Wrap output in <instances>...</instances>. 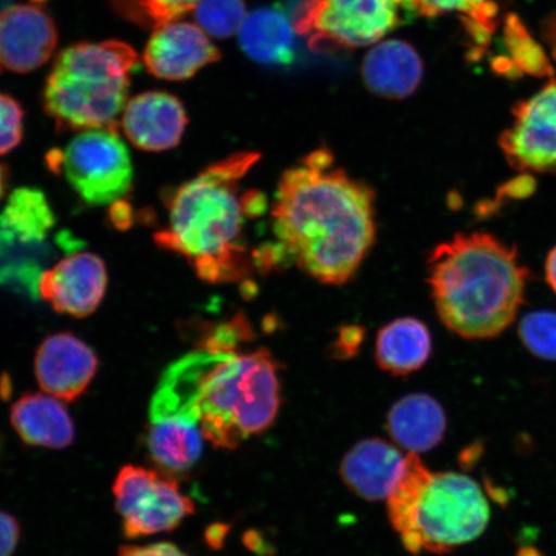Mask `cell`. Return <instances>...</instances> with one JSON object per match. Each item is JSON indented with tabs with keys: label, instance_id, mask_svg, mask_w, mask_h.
<instances>
[{
	"label": "cell",
	"instance_id": "obj_12",
	"mask_svg": "<svg viewBox=\"0 0 556 556\" xmlns=\"http://www.w3.org/2000/svg\"><path fill=\"white\" fill-rule=\"evenodd\" d=\"M220 58L217 47L199 25L172 21L160 25L144 48L146 68L157 79L182 81Z\"/></svg>",
	"mask_w": 556,
	"mask_h": 556
},
{
	"label": "cell",
	"instance_id": "obj_15",
	"mask_svg": "<svg viewBox=\"0 0 556 556\" xmlns=\"http://www.w3.org/2000/svg\"><path fill=\"white\" fill-rule=\"evenodd\" d=\"M187 124L184 103L159 90L134 97L125 104L122 117L124 135L136 148L150 152L176 148Z\"/></svg>",
	"mask_w": 556,
	"mask_h": 556
},
{
	"label": "cell",
	"instance_id": "obj_13",
	"mask_svg": "<svg viewBox=\"0 0 556 556\" xmlns=\"http://www.w3.org/2000/svg\"><path fill=\"white\" fill-rule=\"evenodd\" d=\"M108 288V269L99 255L78 253L40 275L38 291L54 311L78 318L99 308Z\"/></svg>",
	"mask_w": 556,
	"mask_h": 556
},
{
	"label": "cell",
	"instance_id": "obj_5",
	"mask_svg": "<svg viewBox=\"0 0 556 556\" xmlns=\"http://www.w3.org/2000/svg\"><path fill=\"white\" fill-rule=\"evenodd\" d=\"M388 516L406 551L447 554L477 540L489 526V502L479 484L454 471H430L416 454L387 498Z\"/></svg>",
	"mask_w": 556,
	"mask_h": 556
},
{
	"label": "cell",
	"instance_id": "obj_9",
	"mask_svg": "<svg viewBox=\"0 0 556 556\" xmlns=\"http://www.w3.org/2000/svg\"><path fill=\"white\" fill-rule=\"evenodd\" d=\"M113 491L128 539L174 531L194 513L177 479L163 471L127 465L117 472Z\"/></svg>",
	"mask_w": 556,
	"mask_h": 556
},
{
	"label": "cell",
	"instance_id": "obj_25",
	"mask_svg": "<svg viewBox=\"0 0 556 556\" xmlns=\"http://www.w3.org/2000/svg\"><path fill=\"white\" fill-rule=\"evenodd\" d=\"M247 16L242 0H200L194 9V17L201 29L220 39L239 33Z\"/></svg>",
	"mask_w": 556,
	"mask_h": 556
},
{
	"label": "cell",
	"instance_id": "obj_7",
	"mask_svg": "<svg viewBox=\"0 0 556 556\" xmlns=\"http://www.w3.org/2000/svg\"><path fill=\"white\" fill-rule=\"evenodd\" d=\"M47 164L93 206L117 203L134 185L129 151L115 127L83 130L64 150H52Z\"/></svg>",
	"mask_w": 556,
	"mask_h": 556
},
{
	"label": "cell",
	"instance_id": "obj_23",
	"mask_svg": "<svg viewBox=\"0 0 556 556\" xmlns=\"http://www.w3.org/2000/svg\"><path fill=\"white\" fill-rule=\"evenodd\" d=\"M0 225L9 228L21 242H40L53 228L54 215L43 193L20 189L12 193L0 214Z\"/></svg>",
	"mask_w": 556,
	"mask_h": 556
},
{
	"label": "cell",
	"instance_id": "obj_31",
	"mask_svg": "<svg viewBox=\"0 0 556 556\" xmlns=\"http://www.w3.org/2000/svg\"><path fill=\"white\" fill-rule=\"evenodd\" d=\"M119 556H190L180 551L170 542H159V544L146 546H123Z\"/></svg>",
	"mask_w": 556,
	"mask_h": 556
},
{
	"label": "cell",
	"instance_id": "obj_35",
	"mask_svg": "<svg viewBox=\"0 0 556 556\" xmlns=\"http://www.w3.org/2000/svg\"><path fill=\"white\" fill-rule=\"evenodd\" d=\"M7 182H9V173H7L4 166L0 164V199H2L5 192Z\"/></svg>",
	"mask_w": 556,
	"mask_h": 556
},
{
	"label": "cell",
	"instance_id": "obj_36",
	"mask_svg": "<svg viewBox=\"0 0 556 556\" xmlns=\"http://www.w3.org/2000/svg\"><path fill=\"white\" fill-rule=\"evenodd\" d=\"M7 7H10V0H0V12L4 11Z\"/></svg>",
	"mask_w": 556,
	"mask_h": 556
},
{
	"label": "cell",
	"instance_id": "obj_20",
	"mask_svg": "<svg viewBox=\"0 0 556 556\" xmlns=\"http://www.w3.org/2000/svg\"><path fill=\"white\" fill-rule=\"evenodd\" d=\"M203 440L197 422L184 417H164L151 420L146 447L159 470L176 478L189 472L200 460Z\"/></svg>",
	"mask_w": 556,
	"mask_h": 556
},
{
	"label": "cell",
	"instance_id": "obj_24",
	"mask_svg": "<svg viewBox=\"0 0 556 556\" xmlns=\"http://www.w3.org/2000/svg\"><path fill=\"white\" fill-rule=\"evenodd\" d=\"M505 43L511 53L513 66L519 72L536 76H545L553 73L551 62L546 54L526 30L521 21L509 15L505 23Z\"/></svg>",
	"mask_w": 556,
	"mask_h": 556
},
{
	"label": "cell",
	"instance_id": "obj_2",
	"mask_svg": "<svg viewBox=\"0 0 556 556\" xmlns=\"http://www.w3.org/2000/svg\"><path fill=\"white\" fill-rule=\"evenodd\" d=\"M192 354L164 372L150 420L184 417L197 422L214 447L232 450L273 426L280 409L278 366L269 351Z\"/></svg>",
	"mask_w": 556,
	"mask_h": 556
},
{
	"label": "cell",
	"instance_id": "obj_26",
	"mask_svg": "<svg viewBox=\"0 0 556 556\" xmlns=\"http://www.w3.org/2000/svg\"><path fill=\"white\" fill-rule=\"evenodd\" d=\"M124 17L143 26L172 23L197 9L200 0H113Z\"/></svg>",
	"mask_w": 556,
	"mask_h": 556
},
{
	"label": "cell",
	"instance_id": "obj_34",
	"mask_svg": "<svg viewBox=\"0 0 556 556\" xmlns=\"http://www.w3.org/2000/svg\"><path fill=\"white\" fill-rule=\"evenodd\" d=\"M226 533L227 528L222 525H215L208 528L206 532V541L208 542V545H212L213 547H219L222 542L225 540Z\"/></svg>",
	"mask_w": 556,
	"mask_h": 556
},
{
	"label": "cell",
	"instance_id": "obj_29",
	"mask_svg": "<svg viewBox=\"0 0 556 556\" xmlns=\"http://www.w3.org/2000/svg\"><path fill=\"white\" fill-rule=\"evenodd\" d=\"M25 113L13 97L0 93V155L10 154L23 141Z\"/></svg>",
	"mask_w": 556,
	"mask_h": 556
},
{
	"label": "cell",
	"instance_id": "obj_18",
	"mask_svg": "<svg viewBox=\"0 0 556 556\" xmlns=\"http://www.w3.org/2000/svg\"><path fill=\"white\" fill-rule=\"evenodd\" d=\"M387 428L394 443L408 454L417 455L435 448L443 441L447 419L433 397L414 393L394 403L387 417Z\"/></svg>",
	"mask_w": 556,
	"mask_h": 556
},
{
	"label": "cell",
	"instance_id": "obj_21",
	"mask_svg": "<svg viewBox=\"0 0 556 556\" xmlns=\"http://www.w3.org/2000/svg\"><path fill=\"white\" fill-rule=\"evenodd\" d=\"M430 354L432 336L419 319H395L378 333L375 357L381 370L395 377L419 371L428 363Z\"/></svg>",
	"mask_w": 556,
	"mask_h": 556
},
{
	"label": "cell",
	"instance_id": "obj_8",
	"mask_svg": "<svg viewBox=\"0 0 556 556\" xmlns=\"http://www.w3.org/2000/svg\"><path fill=\"white\" fill-rule=\"evenodd\" d=\"M401 10L399 0H305L294 26L312 48H359L394 30Z\"/></svg>",
	"mask_w": 556,
	"mask_h": 556
},
{
	"label": "cell",
	"instance_id": "obj_11",
	"mask_svg": "<svg viewBox=\"0 0 556 556\" xmlns=\"http://www.w3.org/2000/svg\"><path fill=\"white\" fill-rule=\"evenodd\" d=\"M53 20L38 3L13 4L0 12V72L31 73L58 47Z\"/></svg>",
	"mask_w": 556,
	"mask_h": 556
},
{
	"label": "cell",
	"instance_id": "obj_10",
	"mask_svg": "<svg viewBox=\"0 0 556 556\" xmlns=\"http://www.w3.org/2000/svg\"><path fill=\"white\" fill-rule=\"evenodd\" d=\"M514 123L500 148L514 169L556 174V81L513 109Z\"/></svg>",
	"mask_w": 556,
	"mask_h": 556
},
{
	"label": "cell",
	"instance_id": "obj_14",
	"mask_svg": "<svg viewBox=\"0 0 556 556\" xmlns=\"http://www.w3.org/2000/svg\"><path fill=\"white\" fill-rule=\"evenodd\" d=\"M99 359L92 348L68 332L54 333L39 346L35 375L41 389L53 397L75 401L92 382Z\"/></svg>",
	"mask_w": 556,
	"mask_h": 556
},
{
	"label": "cell",
	"instance_id": "obj_33",
	"mask_svg": "<svg viewBox=\"0 0 556 556\" xmlns=\"http://www.w3.org/2000/svg\"><path fill=\"white\" fill-rule=\"evenodd\" d=\"M545 278L548 287L556 295V245L548 252L545 262Z\"/></svg>",
	"mask_w": 556,
	"mask_h": 556
},
{
	"label": "cell",
	"instance_id": "obj_17",
	"mask_svg": "<svg viewBox=\"0 0 556 556\" xmlns=\"http://www.w3.org/2000/svg\"><path fill=\"white\" fill-rule=\"evenodd\" d=\"M422 61L412 45L386 40L366 54L363 65L365 85L386 99L402 100L420 86Z\"/></svg>",
	"mask_w": 556,
	"mask_h": 556
},
{
	"label": "cell",
	"instance_id": "obj_1",
	"mask_svg": "<svg viewBox=\"0 0 556 556\" xmlns=\"http://www.w3.org/2000/svg\"><path fill=\"white\" fill-rule=\"evenodd\" d=\"M270 215L289 258L329 285L356 275L377 236L370 187L338 168L325 149L282 174Z\"/></svg>",
	"mask_w": 556,
	"mask_h": 556
},
{
	"label": "cell",
	"instance_id": "obj_27",
	"mask_svg": "<svg viewBox=\"0 0 556 556\" xmlns=\"http://www.w3.org/2000/svg\"><path fill=\"white\" fill-rule=\"evenodd\" d=\"M518 330L521 343L534 357L556 361V312L528 313L521 318Z\"/></svg>",
	"mask_w": 556,
	"mask_h": 556
},
{
	"label": "cell",
	"instance_id": "obj_28",
	"mask_svg": "<svg viewBox=\"0 0 556 556\" xmlns=\"http://www.w3.org/2000/svg\"><path fill=\"white\" fill-rule=\"evenodd\" d=\"M399 2L403 11L414 15L437 17L458 12L463 13L467 20L476 17L490 4L489 0H399Z\"/></svg>",
	"mask_w": 556,
	"mask_h": 556
},
{
	"label": "cell",
	"instance_id": "obj_4",
	"mask_svg": "<svg viewBox=\"0 0 556 556\" xmlns=\"http://www.w3.org/2000/svg\"><path fill=\"white\" fill-rule=\"evenodd\" d=\"M428 263L438 316L456 336L492 339L516 321L530 278L516 247L486 232L458 233Z\"/></svg>",
	"mask_w": 556,
	"mask_h": 556
},
{
	"label": "cell",
	"instance_id": "obj_30",
	"mask_svg": "<svg viewBox=\"0 0 556 556\" xmlns=\"http://www.w3.org/2000/svg\"><path fill=\"white\" fill-rule=\"evenodd\" d=\"M20 540L18 521L4 511H0V556H12Z\"/></svg>",
	"mask_w": 556,
	"mask_h": 556
},
{
	"label": "cell",
	"instance_id": "obj_6",
	"mask_svg": "<svg viewBox=\"0 0 556 556\" xmlns=\"http://www.w3.org/2000/svg\"><path fill=\"white\" fill-rule=\"evenodd\" d=\"M138 67L137 52L123 41L66 48L46 81V114L61 131L116 127Z\"/></svg>",
	"mask_w": 556,
	"mask_h": 556
},
{
	"label": "cell",
	"instance_id": "obj_19",
	"mask_svg": "<svg viewBox=\"0 0 556 556\" xmlns=\"http://www.w3.org/2000/svg\"><path fill=\"white\" fill-rule=\"evenodd\" d=\"M11 422L21 440L29 446L62 450L74 442L72 417L66 407L50 395H23L11 408Z\"/></svg>",
	"mask_w": 556,
	"mask_h": 556
},
{
	"label": "cell",
	"instance_id": "obj_22",
	"mask_svg": "<svg viewBox=\"0 0 556 556\" xmlns=\"http://www.w3.org/2000/svg\"><path fill=\"white\" fill-rule=\"evenodd\" d=\"M240 46L262 64L288 65L294 59V31L281 11L264 9L250 13L239 31Z\"/></svg>",
	"mask_w": 556,
	"mask_h": 556
},
{
	"label": "cell",
	"instance_id": "obj_37",
	"mask_svg": "<svg viewBox=\"0 0 556 556\" xmlns=\"http://www.w3.org/2000/svg\"><path fill=\"white\" fill-rule=\"evenodd\" d=\"M0 448H2V442H0Z\"/></svg>",
	"mask_w": 556,
	"mask_h": 556
},
{
	"label": "cell",
	"instance_id": "obj_16",
	"mask_svg": "<svg viewBox=\"0 0 556 556\" xmlns=\"http://www.w3.org/2000/svg\"><path fill=\"white\" fill-rule=\"evenodd\" d=\"M405 464L406 456L397 446L380 438H368L346 452L340 477L354 495L366 502H387Z\"/></svg>",
	"mask_w": 556,
	"mask_h": 556
},
{
	"label": "cell",
	"instance_id": "obj_32",
	"mask_svg": "<svg viewBox=\"0 0 556 556\" xmlns=\"http://www.w3.org/2000/svg\"><path fill=\"white\" fill-rule=\"evenodd\" d=\"M113 215L114 224L117 227H128L131 225V213L129 205L124 204L123 200L117 201L115 203V207L113 208Z\"/></svg>",
	"mask_w": 556,
	"mask_h": 556
},
{
	"label": "cell",
	"instance_id": "obj_3",
	"mask_svg": "<svg viewBox=\"0 0 556 556\" xmlns=\"http://www.w3.org/2000/svg\"><path fill=\"white\" fill-rule=\"evenodd\" d=\"M260 157L258 152H238L166 194L168 227L155 233V242L182 255L201 280L235 282L249 273L243 227L258 203H252L254 197H240L239 189Z\"/></svg>",
	"mask_w": 556,
	"mask_h": 556
}]
</instances>
